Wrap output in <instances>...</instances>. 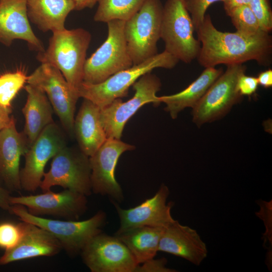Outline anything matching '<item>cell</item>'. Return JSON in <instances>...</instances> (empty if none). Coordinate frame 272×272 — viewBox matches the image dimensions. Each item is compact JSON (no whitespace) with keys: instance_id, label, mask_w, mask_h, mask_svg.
<instances>
[{"instance_id":"obj_7","label":"cell","mask_w":272,"mask_h":272,"mask_svg":"<svg viewBox=\"0 0 272 272\" xmlns=\"http://www.w3.org/2000/svg\"><path fill=\"white\" fill-rule=\"evenodd\" d=\"M108 36L103 44L86 60L83 82L101 83L114 74L133 65L124 33V21L107 23Z\"/></svg>"},{"instance_id":"obj_36","label":"cell","mask_w":272,"mask_h":272,"mask_svg":"<svg viewBox=\"0 0 272 272\" xmlns=\"http://www.w3.org/2000/svg\"><path fill=\"white\" fill-rule=\"evenodd\" d=\"M226 13L231 10L244 5H249L250 0H223Z\"/></svg>"},{"instance_id":"obj_16","label":"cell","mask_w":272,"mask_h":272,"mask_svg":"<svg viewBox=\"0 0 272 272\" xmlns=\"http://www.w3.org/2000/svg\"><path fill=\"white\" fill-rule=\"evenodd\" d=\"M169 195L168 187L162 184L153 196L134 207L123 209L113 202L120 221L115 235L143 226L166 228L171 224L175 220L171 214L173 203H167Z\"/></svg>"},{"instance_id":"obj_35","label":"cell","mask_w":272,"mask_h":272,"mask_svg":"<svg viewBox=\"0 0 272 272\" xmlns=\"http://www.w3.org/2000/svg\"><path fill=\"white\" fill-rule=\"evenodd\" d=\"M11 112V109L6 108L0 104V131L11 121L12 117L10 116Z\"/></svg>"},{"instance_id":"obj_17","label":"cell","mask_w":272,"mask_h":272,"mask_svg":"<svg viewBox=\"0 0 272 272\" xmlns=\"http://www.w3.org/2000/svg\"><path fill=\"white\" fill-rule=\"evenodd\" d=\"M29 145L23 131L19 132L15 119L0 131V182L9 191L22 190L20 163Z\"/></svg>"},{"instance_id":"obj_18","label":"cell","mask_w":272,"mask_h":272,"mask_svg":"<svg viewBox=\"0 0 272 272\" xmlns=\"http://www.w3.org/2000/svg\"><path fill=\"white\" fill-rule=\"evenodd\" d=\"M22 235L13 248L0 257V265L39 256H52L62 250L59 241L50 233L36 225L21 221Z\"/></svg>"},{"instance_id":"obj_19","label":"cell","mask_w":272,"mask_h":272,"mask_svg":"<svg viewBox=\"0 0 272 272\" xmlns=\"http://www.w3.org/2000/svg\"><path fill=\"white\" fill-rule=\"evenodd\" d=\"M16 39L38 52L45 50L30 26L26 0H0V42L10 46Z\"/></svg>"},{"instance_id":"obj_31","label":"cell","mask_w":272,"mask_h":272,"mask_svg":"<svg viewBox=\"0 0 272 272\" xmlns=\"http://www.w3.org/2000/svg\"><path fill=\"white\" fill-rule=\"evenodd\" d=\"M218 1L223 0H187L184 2L192 19L195 30L202 23L208 8Z\"/></svg>"},{"instance_id":"obj_34","label":"cell","mask_w":272,"mask_h":272,"mask_svg":"<svg viewBox=\"0 0 272 272\" xmlns=\"http://www.w3.org/2000/svg\"><path fill=\"white\" fill-rule=\"evenodd\" d=\"M258 85L265 88H270L272 86V70H266L261 72L257 77Z\"/></svg>"},{"instance_id":"obj_1","label":"cell","mask_w":272,"mask_h":272,"mask_svg":"<svg viewBox=\"0 0 272 272\" xmlns=\"http://www.w3.org/2000/svg\"><path fill=\"white\" fill-rule=\"evenodd\" d=\"M201 47L197 57L199 63L205 67L243 63L255 60L260 65L271 63L272 38L263 32L248 35L238 31L224 32L214 25L210 15L195 30Z\"/></svg>"},{"instance_id":"obj_8","label":"cell","mask_w":272,"mask_h":272,"mask_svg":"<svg viewBox=\"0 0 272 272\" xmlns=\"http://www.w3.org/2000/svg\"><path fill=\"white\" fill-rule=\"evenodd\" d=\"M59 186L86 196L92 193L89 157L80 149L66 146L52 158L40 188L43 192Z\"/></svg>"},{"instance_id":"obj_9","label":"cell","mask_w":272,"mask_h":272,"mask_svg":"<svg viewBox=\"0 0 272 272\" xmlns=\"http://www.w3.org/2000/svg\"><path fill=\"white\" fill-rule=\"evenodd\" d=\"M161 86L160 79L151 72L148 73L132 85L135 93L131 99L122 102L118 98L100 108V118L107 139L120 140L127 121L144 105H159L156 93Z\"/></svg>"},{"instance_id":"obj_10","label":"cell","mask_w":272,"mask_h":272,"mask_svg":"<svg viewBox=\"0 0 272 272\" xmlns=\"http://www.w3.org/2000/svg\"><path fill=\"white\" fill-rule=\"evenodd\" d=\"M27 83L44 92L63 129L73 135L78 91L70 85L59 70L48 63L37 67L28 76Z\"/></svg>"},{"instance_id":"obj_22","label":"cell","mask_w":272,"mask_h":272,"mask_svg":"<svg viewBox=\"0 0 272 272\" xmlns=\"http://www.w3.org/2000/svg\"><path fill=\"white\" fill-rule=\"evenodd\" d=\"M27 93L26 103L22 109L25 118L23 132L29 146L41 131L53 120V108L44 92L39 88L29 84L25 87Z\"/></svg>"},{"instance_id":"obj_21","label":"cell","mask_w":272,"mask_h":272,"mask_svg":"<svg viewBox=\"0 0 272 272\" xmlns=\"http://www.w3.org/2000/svg\"><path fill=\"white\" fill-rule=\"evenodd\" d=\"M100 110L96 105L84 99L75 117L74 134L80 150L89 157L107 139L100 120Z\"/></svg>"},{"instance_id":"obj_11","label":"cell","mask_w":272,"mask_h":272,"mask_svg":"<svg viewBox=\"0 0 272 272\" xmlns=\"http://www.w3.org/2000/svg\"><path fill=\"white\" fill-rule=\"evenodd\" d=\"M246 70L243 63L227 65L226 71L213 83L193 108V121L197 125L221 118L241 99L237 83Z\"/></svg>"},{"instance_id":"obj_5","label":"cell","mask_w":272,"mask_h":272,"mask_svg":"<svg viewBox=\"0 0 272 272\" xmlns=\"http://www.w3.org/2000/svg\"><path fill=\"white\" fill-rule=\"evenodd\" d=\"M183 0H167L163 6L160 38L165 50L179 61L189 63L197 58L201 44Z\"/></svg>"},{"instance_id":"obj_28","label":"cell","mask_w":272,"mask_h":272,"mask_svg":"<svg viewBox=\"0 0 272 272\" xmlns=\"http://www.w3.org/2000/svg\"><path fill=\"white\" fill-rule=\"evenodd\" d=\"M28 76L21 70L0 76V104L11 108V102L27 82Z\"/></svg>"},{"instance_id":"obj_32","label":"cell","mask_w":272,"mask_h":272,"mask_svg":"<svg viewBox=\"0 0 272 272\" xmlns=\"http://www.w3.org/2000/svg\"><path fill=\"white\" fill-rule=\"evenodd\" d=\"M167 259L164 258L150 259L138 264L134 272H175V269L166 267Z\"/></svg>"},{"instance_id":"obj_4","label":"cell","mask_w":272,"mask_h":272,"mask_svg":"<svg viewBox=\"0 0 272 272\" xmlns=\"http://www.w3.org/2000/svg\"><path fill=\"white\" fill-rule=\"evenodd\" d=\"M178 61L164 50L141 63L114 74L101 83L83 82L78 89L79 97L90 100L102 108L116 99L126 97L129 87L144 75L155 68L172 69Z\"/></svg>"},{"instance_id":"obj_33","label":"cell","mask_w":272,"mask_h":272,"mask_svg":"<svg viewBox=\"0 0 272 272\" xmlns=\"http://www.w3.org/2000/svg\"><path fill=\"white\" fill-rule=\"evenodd\" d=\"M258 86L256 77L248 76L245 74L239 77L237 83V90L242 96H250L253 95L256 92Z\"/></svg>"},{"instance_id":"obj_3","label":"cell","mask_w":272,"mask_h":272,"mask_svg":"<svg viewBox=\"0 0 272 272\" xmlns=\"http://www.w3.org/2000/svg\"><path fill=\"white\" fill-rule=\"evenodd\" d=\"M21 221L40 227L52 234L60 242L65 252L71 256L81 253L88 242L95 235L102 232L105 225L106 214L99 211L90 218L83 221L53 220L29 213L21 205H11L8 211Z\"/></svg>"},{"instance_id":"obj_24","label":"cell","mask_w":272,"mask_h":272,"mask_svg":"<svg viewBox=\"0 0 272 272\" xmlns=\"http://www.w3.org/2000/svg\"><path fill=\"white\" fill-rule=\"evenodd\" d=\"M223 73L222 68L206 67L199 76L184 90L173 95L159 97V100L160 103L166 104L165 110L172 118H176L184 108H194Z\"/></svg>"},{"instance_id":"obj_12","label":"cell","mask_w":272,"mask_h":272,"mask_svg":"<svg viewBox=\"0 0 272 272\" xmlns=\"http://www.w3.org/2000/svg\"><path fill=\"white\" fill-rule=\"evenodd\" d=\"M66 146L62 130L55 122L47 125L24 155V166L20 170L22 190L34 192L40 187L46 164Z\"/></svg>"},{"instance_id":"obj_20","label":"cell","mask_w":272,"mask_h":272,"mask_svg":"<svg viewBox=\"0 0 272 272\" xmlns=\"http://www.w3.org/2000/svg\"><path fill=\"white\" fill-rule=\"evenodd\" d=\"M158 251L180 257L196 266L199 265L208 255L206 244L196 231L176 220L165 228Z\"/></svg>"},{"instance_id":"obj_30","label":"cell","mask_w":272,"mask_h":272,"mask_svg":"<svg viewBox=\"0 0 272 272\" xmlns=\"http://www.w3.org/2000/svg\"><path fill=\"white\" fill-rule=\"evenodd\" d=\"M256 16L262 30L269 33L272 30V11L269 0H250L249 5Z\"/></svg>"},{"instance_id":"obj_15","label":"cell","mask_w":272,"mask_h":272,"mask_svg":"<svg viewBox=\"0 0 272 272\" xmlns=\"http://www.w3.org/2000/svg\"><path fill=\"white\" fill-rule=\"evenodd\" d=\"M36 195L10 196L11 205H21L29 213L40 216H51L67 220H78L87 210V196L69 189L59 192L50 190Z\"/></svg>"},{"instance_id":"obj_6","label":"cell","mask_w":272,"mask_h":272,"mask_svg":"<svg viewBox=\"0 0 272 272\" xmlns=\"http://www.w3.org/2000/svg\"><path fill=\"white\" fill-rule=\"evenodd\" d=\"M163 6L160 0H147L141 9L125 21L124 33L133 65L158 53Z\"/></svg>"},{"instance_id":"obj_2","label":"cell","mask_w":272,"mask_h":272,"mask_svg":"<svg viewBox=\"0 0 272 272\" xmlns=\"http://www.w3.org/2000/svg\"><path fill=\"white\" fill-rule=\"evenodd\" d=\"M91 35L86 30L66 29L52 32L48 47L36 58L51 64L61 73L70 85L78 90L83 82L84 68Z\"/></svg>"},{"instance_id":"obj_13","label":"cell","mask_w":272,"mask_h":272,"mask_svg":"<svg viewBox=\"0 0 272 272\" xmlns=\"http://www.w3.org/2000/svg\"><path fill=\"white\" fill-rule=\"evenodd\" d=\"M92 272H134L138 265L133 255L115 236L102 232L93 237L81 253Z\"/></svg>"},{"instance_id":"obj_14","label":"cell","mask_w":272,"mask_h":272,"mask_svg":"<svg viewBox=\"0 0 272 272\" xmlns=\"http://www.w3.org/2000/svg\"><path fill=\"white\" fill-rule=\"evenodd\" d=\"M134 149V146L119 139L108 138L89 157L93 192L108 195L116 201L123 200L122 190L116 180L115 170L121 155Z\"/></svg>"},{"instance_id":"obj_27","label":"cell","mask_w":272,"mask_h":272,"mask_svg":"<svg viewBox=\"0 0 272 272\" xmlns=\"http://www.w3.org/2000/svg\"><path fill=\"white\" fill-rule=\"evenodd\" d=\"M226 14L231 18L236 31L240 33L254 35L264 32L249 5L235 8Z\"/></svg>"},{"instance_id":"obj_25","label":"cell","mask_w":272,"mask_h":272,"mask_svg":"<svg viewBox=\"0 0 272 272\" xmlns=\"http://www.w3.org/2000/svg\"><path fill=\"white\" fill-rule=\"evenodd\" d=\"M165 228L143 226L115 235L133 255L137 263L154 258Z\"/></svg>"},{"instance_id":"obj_23","label":"cell","mask_w":272,"mask_h":272,"mask_svg":"<svg viewBox=\"0 0 272 272\" xmlns=\"http://www.w3.org/2000/svg\"><path fill=\"white\" fill-rule=\"evenodd\" d=\"M30 21L41 31L65 29L69 13L75 10V0H26Z\"/></svg>"},{"instance_id":"obj_29","label":"cell","mask_w":272,"mask_h":272,"mask_svg":"<svg viewBox=\"0 0 272 272\" xmlns=\"http://www.w3.org/2000/svg\"><path fill=\"white\" fill-rule=\"evenodd\" d=\"M22 235L20 223L10 222L0 223V248L8 250L14 247Z\"/></svg>"},{"instance_id":"obj_37","label":"cell","mask_w":272,"mask_h":272,"mask_svg":"<svg viewBox=\"0 0 272 272\" xmlns=\"http://www.w3.org/2000/svg\"><path fill=\"white\" fill-rule=\"evenodd\" d=\"M10 192L0 185V208L2 210L9 211L11 204L9 198Z\"/></svg>"},{"instance_id":"obj_39","label":"cell","mask_w":272,"mask_h":272,"mask_svg":"<svg viewBox=\"0 0 272 272\" xmlns=\"http://www.w3.org/2000/svg\"><path fill=\"white\" fill-rule=\"evenodd\" d=\"M184 2L186 1L187 0H183Z\"/></svg>"},{"instance_id":"obj_26","label":"cell","mask_w":272,"mask_h":272,"mask_svg":"<svg viewBox=\"0 0 272 272\" xmlns=\"http://www.w3.org/2000/svg\"><path fill=\"white\" fill-rule=\"evenodd\" d=\"M147 0H97L98 6L94 16L96 22L112 20L126 21L134 15Z\"/></svg>"},{"instance_id":"obj_38","label":"cell","mask_w":272,"mask_h":272,"mask_svg":"<svg viewBox=\"0 0 272 272\" xmlns=\"http://www.w3.org/2000/svg\"><path fill=\"white\" fill-rule=\"evenodd\" d=\"M75 11H81L85 8H92L97 3V0H75Z\"/></svg>"}]
</instances>
